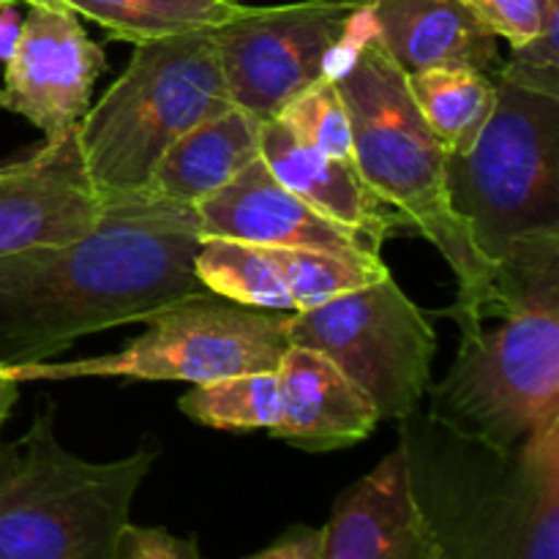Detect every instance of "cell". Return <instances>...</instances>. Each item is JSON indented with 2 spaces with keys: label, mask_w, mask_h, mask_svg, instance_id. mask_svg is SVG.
I'll use <instances>...</instances> for the list:
<instances>
[{
  "label": "cell",
  "mask_w": 559,
  "mask_h": 559,
  "mask_svg": "<svg viewBox=\"0 0 559 559\" xmlns=\"http://www.w3.org/2000/svg\"><path fill=\"white\" fill-rule=\"evenodd\" d=\"M200 246L194 207L131 191L104 194L80 240L0 257V366L44 364L76 338L211 293L194 267Z\"/></svg>",
  "instance_id": "cell-1"
},
{
  "label": "cell",
  "mask_w": 559,
  "mask_h": 559,
  "mask_svg": "<svg viewBox=\"0 0 559 559\" xmlns=\"http://www.w3.org/2000/svg\"><path fill=\"white\" fill-rule=\"evenodd\" d=\"M426 393V413L489 445L513 448L559 420V229L508 246L478 325Z\"/></svg>",
  "instance_id": "cell-2"
},
{
  "label": "cell",
  "mask_w": 559,
  "mask_h": 559,
  "mask_svg": "<svg viewBox=\"0 0 559 559\" xmlns=\"http://www.w3.org/2000/svg\"><path fill=\"white\" fill-rule=\"evenodd\" d=\"M399 431L409 489L448 559H559V420L513 448L426 409Z\"/></svg>",
  "instance_id": "cell-3"
},
{
  "label": "cell",
  "mask_w": 559,
  "mask_h": 559,
  "mask_svg": "<svg viewBox=\"0 0 559 559\" xmlns=\"http://www.w3.org/2000/svg\"><path fill=\"white\" fill-rule=\"evenodd\" d=\"M331 76L353 126L360 178L445 257L459 287L451 317L462 333L473 331L491 298L497 262L484 257L464 218L453 211L448 153L420 118L407 74L377 38L369 0L333 55Z\"/></svg>",
  "instance_id": "cell-4"
},
{
  "label": "cell",
  "mask_w": 559,
  "mask_h": 559,
  "mask_svg": "<svg viewBox=\"0 0 559 559\" xmlns=\"http://www.w3.org/2000/svg\"><path fill=\"white\" fill-rule=\"evenodd\" d=\"M156 451L85 462L60 445L52 413L0 445V559H112Z\"/></svg>",
  "instance_id": "cell-5"
},
{
  "label": "cell",
  "mask_w": 559,
  "mask_h": 559,
  "mask_svg": "<svg viewBox=\"0 0 559 559\" xmlns=\"http://www.w3.org/2000/svg\"><path fill=\"white\" fill-rule=\"evenodd\" d=\"M235 107L213 31L134 44L131 63L76 123V142L102 194L145 189L183 134Z\"/></svg>",
  "instance_id": "cell-6"
},
{
  "label": "cell",
  "mask_w": 559,
  "mask_h": 559,
  "mask_svg": "<svg viewBox=\"0 0 559 559\" xmlns=\"http://www.w3.org/2000/svg\"><path fill=\"white\" fill-rule=\"evenodd\" d=\"M445 178L453 211L491 262L519 235L559 229V98L497 80L489 123L467 153L448 156Z\"/></svg>",
  "instance_id": "cell-7"
},
{
  "label": "cell",
  "mask_w": 559,
  "mask_h": 559,
  "mask_svg": "<svg viewBox=\"0 0 559 559\" xmlns=\"http://www.w3.org/2000/svg\"><path fill=\"white\" fill-rule=\"evenodd\" d=\"M289 314L235 304L222 295L202 293L178 300L147 320V331L126 349L71 364L3 366L22 382L123 377V380H180L191 385L224 377L276 371L287 353Z\"/></svg>",
  "instance_id": "cell-8"
},
{
  "label": "cell",
  "mask_w": 559,
  "mask_h": 559,
  "mask_svg": "<svg viewBox=\"0 0 559 559\" xmlns=\"http://www.w3.org/2000/svg\"><path fill=\"white\" fill-rule=\"evenodd\" d=\"M289 344L325 355L382 418L402 420L431 388L437 336L391 271L287 320Z\"/></svg>",
  "instance_id": "cell-9"
},
{
  "label": "cell",
  "mask_w": 559,
  "mask_h": 559,
  "mask_svg": "<svg viewBox=\"0 0 559 559\" xmlns=\"http://www.w3.org/2000/svg\"><path fill=\"white\" fill-rule=\"evenodd\" d=\"M366 0H304V3L246 5L216 27L218 58L235 107L271 120L298 93L331 74L333 55Z\"/></svg>",
  "instance_id": "cell-10"
},
{
  "label": "cell",
  "mask_w": 559,
  "mask_h": 559,
  "mask_svg": "<svg viewBox=\"0 0 559 559\" xmlns=\"http://www.w3.org/2000/svg\"><path fill=\"white\" fill-rule=\"evenodd\" d=\"M107 69L104 49L60 0L27 5L22 36L5 63L0 107L31 120L44 140L76 129L93 85Z\"/></svg>",
  "instance_id": "cell-11"
},
{
  "label": "cell",
  "mask_w": 559,
  "mask_h": 559,
  "mask_svg": "<svg viewBox=\"0 0 559 559\" xmlns=\"http://www.w3.org/2000/svg\"><path fill=\"white\" fill-rule=\"evenodd\" d=\"M194 267L213 295L271 311L314 309L388 273L377 254H333L235 240H202Z\"/></svg>",
  "instance_id": "cell-12"
},
{
  "label": "cell",
  "mask_w": 559,
  "mask_h": 559,
  "mask_svg": "<svg viewBox=\"0 0 559 559\" xmlns=\"http://www.w3.org/2000/svg\"><path fill=\"white\" fill-rule=\"evenodd\" d=\"M102 213L104 194L87 175L76 129L0 164V257L80 240Z\"/></svg>",
  "instance_id": "cell-13"
},
{
  "label": "cell",
  "mask_w": 559,
  "mask_h": 559,
  "mask_svg": "<svg viewBox=\"0 0 559 559\" xmlns=\"http://www.w3.org/2000/svg\"><path fill=\"white\" fill-rule=\"evenodd\" d=\"M194 211L202 240L380 257V251L366 246L358 235L333 224L284 189L262 158H254L227 186L197 202Z\"/></svg>",
  "instance_id": "cell-14"
},
{
  "label": "cell",
  "mask_w": 559,
  "mask_h": 559,
  "mask_svg": "<svg viewBox=\"0 0 559 559\" xmlns=\"http://www.w3.org/2000/svg\"><path fill=\"white\" fill-rule=\"evenodd\" d=\"M322 533V559H448L409 489L402 448L338 495Z\"/></svg>",
  "instance_id": "cell-15"
},
{
  "label": "cell",
  "mask_w": 559,
  "mask_h": 559,
  "mask_svg": "<svg viewBox=\"0 0 559 559\" xmlns=\"http://www.w3.org/2000/svg\"><path fill=\"white\" fill-rule=\"evenodd\" d=\"M260 158L284 189L333 224L358 235L374 251H380L382 240L393 235L415 233L404 213L371 191L355 164L322 156L278 118L262 123Z\"/></svg>",
  "instance_id": "cell-16"
},
{
  "label": "cell",
  "mask_w": 559,
  "mask_h": 559,
  "mask_svg": "<svg viewBox=\"0 0 559 559\" xmlns=\"http://www.w3.org/2000/svg\"><path fill=\"white\" fill-rule=\"evenodd\" d=\"M282 413L271 437L309 453H328L366 440L380 424L374 404L325 355L289 344L278 360Z\"/></svg>",
  "instance_id": "cell-17"
},
{
  "label": "cell",
  "mask_w": 559,
  "mask_h": 559,
  "mask_svg": "<svg viewBox=\"0 0 559 559\" xmlns=\"http://www.w3.org/2000/svg\"><path fill=\"white\" fill-rule=\"evenodd\" d=\"M374 33L404 74L478 69L495 74L500 49L462 0H369Z\"/></svg>",
  "instance_id": "cell-18"
},
{
  "label": "cell",
  "mask_w": 559,
  "mask_h": 559,
  "mask_svg": "<svg viewBox=\"0 0 559 559\" xmlns=\"http://www.w3.org/2000/svg\"><path fill=\"white\" fill-rule=\"evenodd\" d=\"M262 123L240 107L205 120L158 158L142 194L194 207L260 158Z\"/></svg>",
  "instance_id": "cell-19"
},
{
  "label": "cell",
  "mask_w": 559,
  "mask_h": 559,
  "mask_svg": "<svg viewBox=\"0 0 559 559\" xmlns=\"http://www.w3.org/2000/svg\"><path fill=\"white\" fill-rule=\"evenodd\" d=\"M420 118L448 156H462L478 142L497 104V80L478 69H426L407 74Z\"/></svg>",
  "instance_id": "cell-20"
},
{
  "label": "cell",
  "mask_w": 559,
  "mask_h": 559,
  "mask_svg": "<svg viewBox=\"0 0 559 559\" xmlns=\"http://www.w3.org/2000/svg\"><path fill=\"white\" fill-rule=\"evenodd\" d=\"M76 16L129 44L216 31L246 9L238 0H60Z\"/></svg>",
  "instance_id": "cell-21"
},
{
  "label": "cell",
  "mask_w": 559,
  "mask_h": 559,
  "mask_svg": "<svg viewBox=\"0 0 559 559\" xmlns=\"http://www.w3.org/2000/svg\"><path fill=\"white\" fill-rule=\"evenodd\" d=\"M178 404L183 415L211 429L271 431L282 413V388L276 371H254L194 385Z\"/></svg>",
  "instance_id": "cell-22"
},
{
  "label": "cell",
  "mask_w": 559,
  "mask_h": 559,
  "mask_svg": "<svg viewBox=\"0 0 559 559\" xmlns=\"http://www.w3.org/2000/svg\"><path fill=\"white\" fill-rule=\"evenodd\" d=\"M276 118L298 140H304L306 145L314 147L322 156L355 164L353 126H349L347 107H344L342 93H338L331 74L320 76L314 85L298 93Z\"/></svg>",
  "instance_id": "cell-23"
},
{
  "label": "cell",
  "mask_w": 559,
  "mask_h": 559,
  "mask_svg": "<svg viewBox=\"0 0 559 559\" xmlns=\"http://www.w3.org/2000/svg\"><path fill=\"white\" fill-rule=\"evenodd\" d=\"M495 76L511 85L559 98V11L546 22L538 36L511 47V58L497 66Z\"/></svg>",
  "instance_id": "cell-24"
},
{
  "label": "cell",
  "mask_w": 559,
  "mask_h": 559,
  "mask_svg": "<svg viewBox=\"0 0 559 559\" xmlns=\"http://www.w3.org/2000/svg\"><path fill=\"white\" fill-rule=\"evenodd\" d=\"M475 20L511 47L530 41L559 11V0H462Z\"/></svg>",
  "instance_id": "cell-25"
},
{
  "label": "cell",
  "mask_w": 559,
  "mask_h": 559,
  "mask_svg": "<svg viewBox=\"0 0 559 559\" xmlns=\"http://www.w3.org/2000/svg\"><path fill=\"white\" fill-rule=\"evenodd\" d=\"M112 559H202L197 538H178L162 527L126 524Z\"/></svg>",
  "instance_id": "cell-26"
},
{
  "label": "cell",
  "mask_w": 559,
  "mask_h": 559,
  "mask_svg": "<svg viewBox=\"0 0 559 559\" xmlns=\"http://www.w3.org/2000/svg\"><path fill=\"white\" fill-rule=\"evenodd\" d=\"M322 544H325L322 527L298 524V527H289L276 544L246 559H322Z\"/></svg>",
  "instance_id": "cell-27"
},
{
  "label": "cell",
  "mask_w": 559,
  "mask_h": 559,
  "mask_svg": "<svg viewBox=\"0 0 559 559\" xmlns=\"http://www.w3.org/2000/svg\"><path fill=\"white\" fill-rule=\"evenodd\" d=\"M22 20L25 16L16 11V3L0 5V63H9V58L14 55L22 36Z\"/></svg>",
  "instance_id": "cell-28"
},
{
  "label": "cell",
  "mask_w": 559,
  "mask_h": 559,
  "mask_svg": "<svg viewBox=\"0 0 559 559\" xmlns=\"http://www.w3.org/2000/svg\"><path fill=\"white\" fill-rule=\"evenodd\" d=\"M16 393H20V385H16V382L5 374L3 366H0V429H3L11 407L16 404Z\"/></svg>",
  "instance_id": "cell-29"
},
{
  "label": "cell",
  "mask_w": 559,
  "mask_h": 559,
  "mask_svg": "<svg viewBox=\"0 0 559 559\" xmlns=\"http://www.w3.org/2000/svg\"><path fill=\"white\" fill-rule=\"evenodd\" d=\"M9 3H25V5H31V3H41V0H0V5H9Z\"/></svg>",
  "instance_id": "cell-30"
}]
</instances>
